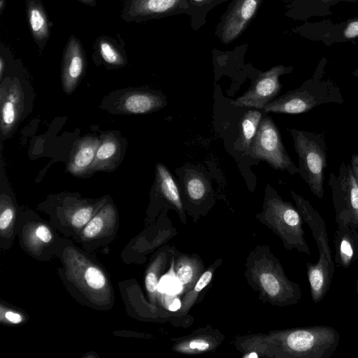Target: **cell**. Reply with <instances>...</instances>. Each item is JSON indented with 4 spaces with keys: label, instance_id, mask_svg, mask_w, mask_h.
Here are the masks:
<instances>
[{
    "label": "cell",
    "instance_id": "6da1fadb",
    "mask_svg": "<svg viewBox=\"0 0 358 358\" xmlns=\"http://www.w3.org/2000/svg\"><path fill=\"white\" fill-rule=\"evenodd\" d=\"M324 66V64L318 66L314 76L299 87L271 101L264 107V111L300 114L322 104L343 103V97L336 83L329 78L322 79Z\"/></svg>",
    "mask_w": 358,
    "mask_h": 358
},
{
    "label": "cell",
    "instance_id": "7a4b0ae2",
    "mask_svg": "<svg viewBox=\"0 0 358 358\" xmlns=\"http://www.w3.org/2000/svg\"><path fill=\"white\" fill-rule=\"evenodd\" d=\"M299 157V173L311 192L324 197V172L327 166L325 133L287 129Z\"/></svg>",
    "mask_w": 358,
    "mask_h": 358
},
{
    "label": "cell",
    "instance_id": "3957f363",
    "mask_svg": "<svg viewBox=\"0 0 358 358\" xmlns=\"http://www.w3.org/2000/svg\"><path fill=\"white\" fill-rule=\"evenodd\" d=\"M248 153L276 170L287 171L292 175L299 173V168L285 150L277 126L269 116L262 118Z\"/></svg>",
    "mask_w": 358,
    "mask_h": 358
},
{
    "label": "cell",
    "instance_id": "277c9868",
    "mask_svg": "<svg viewBox=\"0 0 358 358\" xmlns=\"http://www.w3.org/2000/svg\"><path fill=\"white\" fill-rule=\"evenodd\" d=\"M328 185L336 213V222L347 221L358 228V186L350 164L342 162L338 175L330 173Z\"/></svg>",
    "mask_w": 358,
    "mask_h": 358
},
{
    "label": "cell",
    "instance_id": "5b68a950",
    "mask_svg": "<svg viewBox=\"0 0 358 358\" xmlns=\"http://www.w3.org/2000/svg\"><path fill=\"white\" fill-rule=\"evenodd\" d=\"M263 0H232L215 27V35L224 45L238 38L255 17Z\"/></svg>",
    "mask_w": 358,
    "mask_h": 358
},
{
    "label": "cell",
    "instance_id": "8992f818",
    "mask_svg": "<svg viewBox=\"0 0 358 358\" xmlns=\"http://www.w3.org/2000/svg\"><path fill=\"white\" fill-rule=\"evenodd\" d=\"M293 69V66L280 64L259 73L250 89L233 101L232 104L235 106L264 109V107L280 93L282 88L280 77L291 73Z\"/></svg>",
    "mask_w": 358,
    "mask_h": 358
},
{
    "label": "cell",
    "instance_id": "52a82bcc",
    "mask_svg": "<svg viewBox=\"0 0 358 358\" xmlns=\"http://www.w3.org/2000/svg\"><path fill=\"white\" fill-rule=\"evenodd\" d=\"M120 17L127 22L141 23L186 14L187 0H122Z\"/></svg>",
    "mask_w": 358,
    "mask_h": 358
},
{
    "label": "cell",
    "instance_id": "ba28073f",
    "mask_svg": "<svg viewBox=\"0 0 358 358\" xmlns=\"http://www.w3.org/2000/svg\"><path fill=\"white\" fill-rule=\"evenodd\" d=\"M24 108V96L19 80L5 81L1 86V130L7 136L15 128Z\"/></svg>",
    "mask_w": 358,
    "mask_h": 358
},
{
    "label": "cell",
    "instance_id": "9c48e42d",
    "mask_svg": "<svg viewBox=\"0 0 358 358\" xmlns=\"http://www.w3.org/2000/svg\"><path fill=\"white\" fill-rule=\"evenodd\" d=\"M86 64L83 45L74 35H71L65 46L62 64L61 78L64 92L71 94L80 80Z\"/></svg>",
    "mask_w": 358,
    "mask_h": 358
},
{
    "label": "cell",
    "instance_id": "30bf717a",
    "mask_svg": "<svg viewBox=\"0 0 358 358\" xmlns=\"http://www.w3.org/2000/svg\"><path fill=\"white\" fill-rule=\"evenodd\" d=\"M291 194L303 220L308 224L313 232L319 254L334 262L324 220L308 201L293 191H291Z\"/></svg>",
    "mask_w": 358,
    "mask_h": 358
},
{
    "label": "cell",
    "instance_id": "8fae6325",
    "mask_svg": "<svg viewBox=\"0 0 358 358\" xmlns=\"http://www.w3.org/2000/svg\"><path fill=\"white\" fill-rule=\"evenodd\" d=\"M335 233V262L338 267L348 268L358 259V231L347 221H338Z\"/></svg>",
    "mask_w": 358,
    "mask_h": 358
},
{
    "label": "cell",
    "instance_id": "7c38bea8",
    "mask_svg": "<svg viewBox=\"0 0 358 358\" xmlns=\"http://www.w3.org/2000/svg\"><path fill=\"white\" fill-rule=\"evenodd\" d=\"M334 262L320 255L316 264L307 263V276L314 303L320 302L328 292L334 273Z\"/></svg>",
    "mask_w": 358,
    "mask_h": 358
},
{
    "label": "cell",
    "instance_id": "4fadbf2b",
    "mask_svg": "<svg viewBox=\"0 0 358 358\" xmlns=\"http://www.w3.org/2000/svg\"><path fill=\"white\" fill-rule=\"evenodd\" d=\"M100 142L101 140L93 136L80 139L70 155L67 164L68 171L76 176L92 173L91 167Z\"/></svg>",
    "mask_w": 358,
    "mask_h": 358
},
{
    "label": "cell",
    "instance_id": "5bb4252c",
    "mask_svg": "<svg viewBox=\"0 0 358 358\" xmlns=\"http://www.w3.org/2000/svg\"><path fill=\"white\" fill-rule=\"evenodd\" d=\"M26 13L32 37L42 50L50 38V22L41 0H27Z\"/></svg>",
    "mask_w": 358,
    "mask_h": 358
},
{
    "label": "cell",
    "instance_id": "9a60e30c",
    "mask_svg": "<svg viewBox=\"0 0 358 358\" xmlns=\"http://www.w3.org/2000/svg\"><path fill=\"white\" fill-rule=\"evenodd\" d=\"M121 159V145L116 136L109 133L102 136L96 150L91 172L112 171L119 164Z\"/></svg>",
    "mask_w": 358,
    "mask_h": 358
},
{
    "label": "cell",
    "instance_id": "2e32d148",
    "mask_svg": "<svg viewBox=\"0 0 358 358\" xmlns=\"http://www.w3.org/2000/svg\"><path fill=\"white\" fill-rule=\"evenodd\" d=\"M164 105L161 97L145 92H130L120 100V107L125 113L133 114L148 113L156 110Z\"/></svg>",
    "mask_w": 358,
    "mask_h": 358
},
{
    "label": "cell",
    "instance_id": "e0dca14e",
    "mask_svg": "<svg viewBox=\"0 0 358 358\" xmlns=\"http://www.w3.org/2000/svg\"><path fill=\"white\" fill-rule=\"evenodd\" d=\"M94 48L107 65L120 67L127 62L123 45L113 38L101 36L96 39Z\"/></svg>",
    "mask_w": 358,
    "mask_h": 358
},
{
    "label": "cell",
    "instance_id": "ac0fdd59",
    "mask_svg": "<svg viewBox=\"0 0 358 358\" xmlns=\"http://www.w3.org/2000/svg\"><path fill=\"white\" fill-rule=\"evenodd\" d=\"M229 0H187L186 15L190 17L193 30H198L206 23L208 13L215 6Z\"/></svg>",
    "mask_w": 358,
    "mask_h": 358
},
{
    "label": "cell",
    "instance_id": "d6986e66",
    "mask_svg": "<svg viewBox=\"0 0 358 358\" xmlns=\"http://www.w3.org/2000/svg\"><path fill=\"white\" fill-rule=\"evenodd\" d=\"M156 178L162 194L178 209H181L182 203L178 186L167 169L162 164L158 163L156 166Z\"/></svg>",
    "mask_w": 358,
    "mask_h": 358
},
{
    "label": "cell",
    "instance_id": "ffe728a7",
    "mask_svg": "<svg viewBox=\"0 0 358 358\" xmlns=\"http://www.w3.org/2000/svg\"><path fill=\"white\" fill-rule=\"evenodd\" d=\"M261 120L262 113L255 110H248L241 120L240 140L242 148L246 153L249 152Z\"/></svg>",
    "mask_w": 358,
    "mask_h": 358
},
{
    "label": "cell",
    "instance_id": "44dd1931",
    "mask_svg": "<svg viewBox=\"0 0 358 358\" xmlns=\"http://www.w3.org/2000/svg\"><path fill=\"white\" fill-rule=\"evenodd\" d=\"M185 185L188 196L192 200L202 199L207 190L204 179L196 173H191L187 177Z\"/></svg>",
    "mask_w": 358,
    "mask_h": 358
},
{
    "label": "cell",
    "instance_id": "7402d4cb",
    "mask_svg": "<svg viewBox=\"0 0 358 358\" xmlns=\"http://www.w3.org/2000/svg\"><path fill=\"white\" fill-rule=\"evenodd\" d=\"M353 41L358 42V17H352L343 22L340 33L339 42Z\"/></svg>",
    "mask_w": 358,
    "mask_h": 358
},
{
    "label": "cell",
    "instance_id": "603a6c76",
    "mask_svg": "<svg viewBox=\"0 0 358 358\" xmlns=\"http://www.w3.org/2000/svg\"><path fill=\"white\" fill-rule=\"evenodd\" d=\"M85 278L88 286L94 289H99L106 284L103 274L95 267H90L86 270Z\"/></svg>",
    "mask_w": 358,
    "mask_h": 358
},
{
    "label": "cell",
    "instance_id": "cb8c5ba5",
    "mask_svg": "<svg viewBox=\"0 0 358 358\" xmlns=\"http://www.w3.org/2000/svg\"><path fill=\"white\" fill-rule=\"evenodd\" d=\"M158 289L162 292L175 294L180 292L181 284L179 281L171 276L163 277L158 284Z\"/></svg>",
    "mask_w": 358,
    "mask_h": 358
},
{
    "label": "cell",
    "instance_id": "d4e9b609",
    "mask_svg": "<svg viewBox=\"0 0 358 358\" xmlns=\"http://www.w3.org/2000/svg\"><path fill=\"white\" fill-rule=\"evenodd\" d=\"M92 208L90 207L81 208L78 210L71 218V223L76 227H80L85 224L92 217Z\"/></svg>",
    "mask_w": 358,
    "mask_h": 358
},
{
    "label": "cell",
    "instance_id": "484cf974",
    "mask_svg": "<svg viewBox=\"0 0 358 358\" xmlns=\"http://www.w3.org/2000/svg\"><path fill=\"white\" fill-rule=\"evenodd\" d=\"M103 222L99 215L92 218L84 229V234L86 237L92 238L96 236L101 230Z\"/></svg>",
    "mask_w": 358,
    "mask_h": 358
},
{
    "label": "cell",
    "instance_id": "4316f807",
    "mask_svg": "<svg viewBox=\"0 0 358 358\" xmlns=\"http://www.w3.org/2000/svg\"><path fill=\"white\" fill-rule=\"evenodd\" d=\"M177 280L181 285H185L191 281L193 276L192 268L188 266L185 265L180 267L177 272Z\"/></svg>",
    "mask_w": 358,
    "mask_h": 358
},
{
    "label": "cell",
    "instance_id": "83f0119b",
    "mask_svg": "<svg viewBox=\"0 0 358 358\" xmlns=\"http://www.w3.org/2000/svg\"><path fill=\"white\" fill-rule=\"evenodd\" d=\"M13 210L10 207H6L2 210L0 216V229L3 230L8 227L13 218Z\"/></svg>",
    "mask_w": 358,
    "mask_h": 358
},
{
    "label": "cell",
    "instance_id": "f1b7e54d",
    "mask_svg": "<svg viewBox=\"0 0 358 358\" xmlns=\"http://www.w3.org/2000/svg\"><path fill=\"white\" fill-rule=\"evenodd\" d=\"M158 280L154 273H149L145 278V287L150 292H155L158 288Z\"/></svg>",
    "mask_w": 358,
    "mask_h": 358
},
{
    "label": "cell",
    "instance_id": "f546056e",
    "mask_svg": "<svg viewBox=\"0 0 358 358\" xmlns=\"http://www.w3.org/2000/svg\"><path fill=\"white\" fill-rule=\"evenodd\" d=\"M211 278L212 273L210 271H206L203 274H202L197 283L196 284L194 290L196 292H200L210 282Z\"/></svg>",
    "mask_w": 358,
    "mask_h": 358
},
{
    "label": "cell",
    "instance_id": "4dcf8cb0",
    "mask_svg": "<svg viewBox=\"0 0 358 358\" xmlns=\"http://www.w3.org/2000/svg\"><path fill=\"white\" fill-rule=\"evenodd\" d=\"M36 236L43 242L48 243L52 238L50 230L44 225L39 226L36 230Z\"/></svg>",
    "mask_w": 358,
    "mask_h": 358
},
{
    "label": "cell",
    "instance_id": "1f68e13d",
    "mask_svg": "<svg viewBox=\"0 0 358 358\" xmlns=\"http://www.w3.org/2000/svg\"><path fill=\"white\" fill-rule=\"evenodd\" d=\"M189 347L192 350H196L199 351L206 350L209 348V343L206 341H192L189 343Z\"/></svg>",
    "mask_w": 358,
    "mask_h": 358
},
{
    "label": "cell",
    "instance_id": "d6a6232c",
    "mask_svg": "<svg viewBox=\"0 0 358 358\" xmlns=\"http://www.w3.org/2000/svg\"><path fill=\"white\" fill-rule=\"evenodd\" d=\"M350 165L358 186V153L352 155Z\"/></svg>",
    "mask_w": 358,
    "mask_h": 358
},
{
    "label": "cell",
    "instance_id": "836d02e7",
    "mask_svg": "<svg viewBox=\"0 0 358 358\" xmlns=\"http://www.w3.org/2000/svg\"><path fill=\"white\" fill-rule=\"evenodd\" d=\"M6 318L12 323L18 324L22 322V317L18 313L7 311L5 314Z\"/></svg>",
    "mask_w": 358,
    "mask_h": 358
},
{
    "label": "cell",
    "instance_id": "e575fe53",
    "mask_svg": "<svg viewBox=\"0 0 358 358\" xmlns=\"http://www.w3.org/2000/svg\"><path fill=\"white\" fill-rule=\"evenodd\" d=\"M180 301L178 299H175L171 303V304L169 306V309L171 311H176L180 308Z\"/></svg>",
    "mask_w": 358,
    "mask_h": 358
},
{
    "label": "cell",
    "instance_id": "d590c367",
    "mask_svg": "<svg viewBox=\"0 0 358 358\" xmlns=\"http://www.w3.org/2000/svg\"><path fill=\"white\" fill-rule=\"evenodd\" d=\"M320 1L324 2V5H326V6H332V5H334L340 1H346V2L354 3V2H357L358 0H320Z\"/></svg>",
    "mask_w": 358,
    "mask_h": 358
},
{
    "label": "cell",
    "instance_id": "8d00e7d4",
    "mask_svg": "<svg viewBox=\"0 0 358 358\" xmlns=\"http://www.w3.org/2000/svg\"><path fill=\"white\" fill-rule=\"evenodd\" d=\"M5 69V61L2 56L0 57V78L2 79L3 71Z\"/></svg>",
    "mask_w": 358,
    "mask_h": 358
},
{
    "label": "cell",
    "instance_id": "74e56055",
    "mask_svg": "<svg viewBox=\"0 0 358 358\" xmlns=\"http://www.w3.org/2000/svg\"><path fill=\"white\" fill-rule=\"evenodd\" d=\"M82 3H84L90 6H95L96 5V0H77Z\"/></svg>",
    "mask_w": 358,
    "mask_h": 358
},
{
    "label": "cell",
    "instance_id": "f35d334b",
    "mask_svg": "<svg viewBox=\"0 0 358 358\" xmlns=\"http://www.w3.org/2000/svg\"><path fill=\"white\" fill-rule=\"evenodd\" d=\"M6 0H0V12L1 14L3 13L4 8L6 7Z\"/></svg>",
    "mask_w": 358,
    "mask_h": 358
},
{
    "label": "cell",
    "instance_id": "ab89813d",
    "mask_svg": "<svg viewBox=\"0 0 358 358\" xmlns=\"http://www.w3.org/2000/svg\"><path fill=\"white\" fill-rule=\"evenodd\" d=\"M257 357H258V355H257V353L254 352L245 356V357H248V358H257Z\"/></svg>",
    "mask_w": 358,
    "mask_h": 358
},
{
    "label": "cell",
    "instance_id": "60d3db41",
    "mask_svg": "<svg viewBox=\"0 0 358 358\" xmlns=\"http://www.w3.org/2000/svg\"><path fill=\"white\" fill-rule=\"evenodd\" d=\"M352 75L358 79V67L352 72Z\"/></svg>",
    "mask_w": 358,
    "mask_h": 358
},
{
    "label": "cell",
    "instance_id": "b9f144b4",
    "mask_svg": "<svg viewBox=\"0 0 358 358\" xmlns=\"http://www.w3.org/2000/svg\"><path fill=\"white\" fill-rule=\"evenodd\" d=\"M356 293H357V307H358V278L356 283Z\"/></svg>",
    "mask_w": 358,
    "mask_h": 358
}]
</instances>
